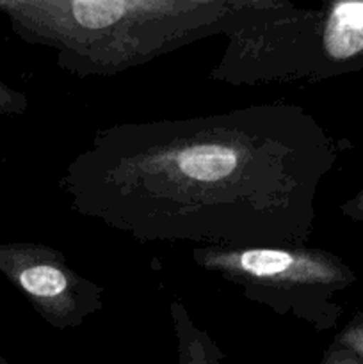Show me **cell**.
<instances>
[{
  "label": "cell",
  "instance_id": "1",
  "mask_svg": "<svg viewBox=\"0 0 363 364\" xmlns=\"http://www.w3.org/2000/svg\"><path fill=\"white\" fill-rule=\"evenodd\" d=\"M340 153L302 107L258 103L100 128L59 187L75 213L141 244L301 247Z\"/></svg>",
  "mask_w": 363,
  "mask_h": 364
},
{
  "label": "cell",
  "instance_id": "2",
  "mask_svg": "<svg viewBox=\"0 0 363 364\" xmlns=\"http://www.w3.org/2000/svg\"><path fill=\"white\" fill-rule=\"evenodd\" d=\"M235 0H0L11 31L77 77H112L212 36Z\"/></svg>",
  "mask_w": 363,
  "mask_h": 364
},
{
  "label": "cell",
  "instance_id": "3",
  "mask_svg": "<svg viewBox=\"0 0 363 364\" xmlns=\"http://www.w3.org/2000/svg\"><path fill=\"white\" fill-rule=\"evenodd\" d=\"M209 77L230 85L320 82L363 71V2L235 0Z\"/></svg>",
  "mask_w": 363,
  "mask_h": 364
},
{
  "label": "cell",
  "instance_id": "4",
  "mask_svg": "<svg viewBox=\"0 0 363 364\" xmlns=\"http://www.w3.org/2000/svg\"><path fill=\"white\" fill-rule=\"evenodd\" d=\"M205 272L242 291L248 301L324 333L338 326V295L358 281L338 255L319 247H194Z\"/></svg>",
  "mask_w": 363,
  "mask_h": 364
},
{
  "label": "cell",
  "instance_id": "5",
  "mask_svg": "<svg viewBox=\"0 0 363 364\" xmlns=\"http://www.w3.org/2000/svg\"><path fill=\"white\" fill-rule=\"evenodd\" d=\"M0 274L56 331L82 327L103 308V288L41 242H0Z\"/></svg>",
  "mask_w": 363,
  "mask_h": 364
},
{
  "label": "cell",
  "instance_id": "6",
  "mask_svg": "<svg viewBox=\"0 0 363 364\" xmlns=\"http://www.w3.org/2000/svg\"><path fill=\"white\" fill-rule=\"evenodd\" d=\"M169 318L177 338L178 364H223L219 345L192 320L184 302L178 299L169 302Z\"/></svg>",
  "mask_w": 363,
  "mask_h": 364
},
{
  "label": "cell",
  "instance_id": "7",
  "mask_svg": "<svg viewBox=\"0 0 363 364\" xmlns=\"http://www.w3.org/2000/svg\"><path fill=\"white\" fill-rule=\"evenodd\" d=\"M335 345L347 348L363 363V313L356 315L340 333L335 336Z\"/></svg>",
  "mask_w": 363,
  "mask_h": 364
},
{
  "label": "cell",
  "instance_id": "8",
  "mask_svg": "<svg viewBox=\"0 0 363 364\" xmlns=\"http://www.w3.org/2000/svg\"><path fill=\"white\" fill-rule=\"evenodd\" d=\"M28 98L0 80V116H21L27 112Z\"/></svg>",
  "mask_w": 363,
  "mask_h": 364
},
{
  "label": "cell",
  "instance_id": "9",
  "mask_svg": "<svg viewBox=\"0 0 363 364\" xmlns=\"http://www.w3.org/2000/svg\"><path fill=\"white\" fill-rule=\"evenodd\" d=\"M320 364H363V363L359 361L352 352H349L347 348L338 347V345L333 343L326 350V354H324Z\"/></svg>",
  "mask_w": 363,
  "mask_h": 364
},
{
  "label": "cell",
  "instance_id": "10",
  "mask_svg": "<svg viewBox=\"0 0 363 364\" xmlns=\"http://www.w3.org/2000/svg\"><path fill=\"white\" fill-rule=\"evenodd\" d=\"M340 212L347 219L363 224V188L340 205Z\"/></svg>",
  "mask_w": 363,
  "mask_h": 364
},
{
  "label": "cell",
  "instance_id": "11",
  "mask_svg": "<svg viewBox=\"0 0 363 364\" xmlns=\"http://www.w3.org/2000/svg\"><path fill=\"white\" fill-rule=\"evenodd\" d=\"M0 364H9V361H7L6 358H2V355H0Z\"/></svg>",
  "mask_w": 363,
  "mask_h": 364
}]
</instances>
